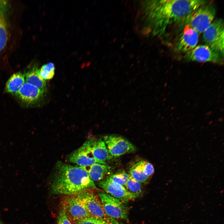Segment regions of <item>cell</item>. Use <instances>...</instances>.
Returning a JSON list of instances; mask_svg holds the SVG:
<instances>
[{
	"label": "cell",
	"mask_w": 224,
	"mask_h": 224,
	"mask_svg": "<svg viewBox=\"0 0 224 224\" xmlns=\"http://www.w3.org/2000/svg\"><path fill=\"white\" fill-rule=\"evenodd\" d=\"M203 0H162L152 1L151 18L155 33L164 34L172 25L184 22L189 15L200 6L209 3Z\"/></svg>",
	"instance_id": "cell-1"
},
{
	"label": "cell",
	"mask_w": 224,
	"mask_h": 224,
	"mask_svg": "<svg viewBox=\"0 0 224 224\" xmlns=\"http://www.w3.org/2000/svg\"><path fill=\"white\" fill-rule=\"evenodd\" d=\"M88 189L97 188L83 168L57 162L52 176L53 193L70 196Z\"/></svg>",
	"instance_id": "cell-2"
},
{
	"label": "cell",
	"mask_w": 224,
	"mask_h": 224,
	"mask_svg": "<svg viewBox=\"0 0 224 224\" xmlns=\"http://www.w3.org/2000/svg\"><path fill=\"white\" fill-rule=\"evenodd\" d=\"M216 10L212 2L203 5L190 13L184 23L198 33H203L210 26L215 17Z\"/></svg>",
	"instance_id": "cell-3"
},
{
	"label": "cell",
	"mask_w": 224,
	"mask_h": 224,
	"mask_svg": "<svg viewBox=\"0 0 224 224\" xmlns=\"http://www.w3.org/2000/svg\"><path fill=\"white\" fill-rule=\"evenodd\" d=\"M92 189H87L77 194L84 205L90 217L100 219L114 224H119L115 219L106 214L98 195L96 194Z\"/></svg>",
	"instance_id": "cell-4"
},
{
	"label": "cell",
	"mask_w": 224,
	"mask_h": 224,
	"mask_svg": "<svg viewBox=\"0 0 224 224\" xmlns=\"http://www.w3.org/2000/svg\"><path fill=\"white\" fill-rule=\"evenodd\" d=\"M203 38L206 45L224 57V24L222 19L212 22L203 32Z\"/></svg>",
	"instance_id": "cell-5"
},
{
	"label": "cell",
	"mask_w": 224,
	"mask_h": 224,
	"mask_svg": "<svg viewBox=\"0 0 224 224\" xmlns=\"http://www.w3.org/2000/svg\"><path fill=\"white\" fill-rule=\"evenodd\" d=\"M106 214L114 219L128 220V210L123 202L118 199L100 191L98 194Z\"/></svg>",
	"instance_id": "cell-6"
},
{
	"label": "cell",
	"mask_w": 224,
	"mask_h": 224,
	"mask_svg": "<svg viewBox=\"0 0 224 224\" xmlns=\"http://www.w3.org/2000/svg\"><path fill=\"white\" fill-rule=\"evenodd\" d=\"M223 57L220 54L204 44L196 46L186 53L184 58L189 61L211 62L222 64L223 63Z\"/></svg>",
	"instance_id": "cell-7"
},
{
	"label": "cell",
	"mask_w": 224,
	"mask_h": 224,
	"mask_svg": "<svg viewBox=\"0 0 224 224\" xmlns=\"http://www.w3.org/2000/svg\"><path fill=\"white\" fill-rule=\"evenodd\" d=\"M103 140L112 157L132 152L136 149L135 147L132 143L119 135H107L104 137Z\"/></svg>",
	"instance_id": "cell-8"
},
{
	"label": "cell",
	"mask_w": 224,
	"mask_h": 224,
	"mask_svg": "<svg viewBox=\"0 0 224 224\" xmlns=\"http://www.w3.org/2000/svg\"><path fill=\"white\" fill-rule=\"evenodd\" d=\"M62 208L72 223L90 217L84 205L77 194L70 195L65 198Z\"/></svg>",
	"instance_id": "cell-9"
},
{
	"label": "cell",
	"mask_w": 224,
	"mask_h": 224,
	"mask_svg": "<svg viewBox=\"0 0 224 224\" xmlns=\"http://www.w3.org/2000/svg\"><path fill=\"white\" fill-rule=\"evenodd\" d=\"M98 184L105 192L123 203L137 198L136 195L128 191L125 187L113 181L110 175L99 181Z\"/></svg>",
	"instance_id": "cell-10"
},
{
	"label": "cell",
	"mask_w": 224,
	"mask_h": 224,
	"mask_svg": "<svg viewBox=\"0 0 224 224\" xmlns=\"http://www.w3.org/2000/svg\"><path fill=\"white\" fill-rule=\"evenodd\" d=\"M154 172L153 165L149 162L140 160L132 165L129 170V174L141 183L146 184Z\"/></svg>",
	"instance_id": "cell-11"
},
{
	"label": "cell",
	"mask_w": 224,
	"mask_h": 224,
	"mask_svg": "<svg viewBox=\"0 0 224 224\" xmlns=\"http://www.w3.org/2000/svg\"><path fill=\"white\" fill-rule=\"evenodd\" d=\"M198 39L199 33L189 26L186 25L178 40L177 50L186 53L189 51L196 46Z\"/></svg>",
	"instance_id": "cell-12"
},
{
	"label": "cell",
	"mask_w": 224,
	"mask_h": 224,
	"mask_svg": "<svg viewBox=\"0 0 224 224\" xmlns=\"http://www.w3.org/2000/svg\"><path fill=\"white\" fill-rule=\"evenodd\" d=\"M68 159L70 162L80 167H86L95 163H100L93 156L87 140L70 155Z\"/></svg>",
	"instance_id": "cell-13"
},
{
	"label": "cell",
	"mask_w": 224,
	"mask_h": 224,
	"mask_svg": "<svg viewBox=\"0 0 224 224\" xmlns=\"http://www.w3.org/2000/svg\"><path fill=\"white\" fill-rule=\"evenodd\" d=\"M44 92L26 82L15 94L23 103L30 105L37 102L42 97Z\"/></svg>",
	"instance_id": "cell-14"
},
{
	"label": "cell",
	"mask_w": 224,
	"mask_h": 224,
	"mask_svg": "<svg viewBox=\"0 0 224 224\" xmlns=\"http://www.w3.org/2000/svg\"><path fill=\"white\" fill-rule=\"evenodd\" d=\"M93 156L99 162L106 164L105 161L112 157L110 155L106 145L100 138H91L87 140Z\"/></svg>",
	"instance_id": "cell-15"
},
{
	"label": "cell",
	"mask_w": 224,
	"mask_h": 224,
	"mask_svg": "<svg viewBox=\"0 0 224 224\" xmlns=\"http://www.w3.org/2000/svg\"><path fill=\"white\" fill-rule=\"evenodd\" d=\"M88 173L93 181H99L110 175L113 171L112 167L107 164L95 163L86 167H81Z\"/></svg>",
	"instance_id": "cell-16"
},
{
	"label": "cell",
	"mask_w": 224,
	"mask_h": 224,
	"mask_svg": "<svg viewBox=\"0 0 224 224\" xmlns=\"http://www.w3.org/2000/svg\"><path fill=\"white\" fill-rule=\"evenodd\" d=\"M25 76L21 72L12 75L7 82L6 90L7 92L15 94L21 87L25 82Z\"/></svg>",
	"instance_id": "cell-17"
},
{
	"label": "cell",
	"mask_w": 224,
	"mask_h": 224,
	"mask_svg": "<svg viewBox=\"0 0 224 224\" xmlns=\"http://www.w3.org/2000/svg\"><path fill=\"white\" fill-rule=\"evenodd\" d=\"M26 82L45 91L46 82L39 75L38 69L35 68L27 72L25 75Z\"/></svg>",
	"instance_id": "cell-18"
},
{
	"label": "cell",
	"mask_w": 224,
	"mask_h": 224,
	"mask_svg": "<svg viewBox=\"0 0 224 224\" xmlns=\"http://www.w3.org/2000/svg\"><path fill=\"white\" fill-rule=\"evenodd\" d=\"M8 37L6 23L2 14L0 12V54L6 46Z\"/></svg>",
	"instance_id": "cell-19"
},
{
	"label": "cell",
	"mask_w": 224,
	"mask_h": 224,
	"mask_svg": "<svg viewBox=\"0 0 224 224\" xmlns=\"http://www.w3.org/2000/svg\"><path fill=\"white\" fill-rule=\"evenodd\" d=\"M128 175V179L124 187L129 192L135 194L137 197H139L142 192L141 183L129 174Z\"/></svg>",
	"instance_id": "cell-20"
},
{
	"label": "cell",
	"mask_w": 224,
	"mask_h": 224,
	"mask_svg": "<svg viewBox=\"0 0 224 224\" xmlns=\"http://www.w3.org/2000/svg\"><path fill=\"white\" fill-rule=\"evenodd\" d=\"M55 67L52 63L43 65L41 68L38 69L39 75L44 80H49L52 79L54 74Z\"/></svg>",
	"instance_id": "cell-21"
},
{
	"label": "cell",
	"mask_w": 224,
	"mask_h": 224,
	"mask_svg": "<svg viewBox=\"0 0 224 224\" xmlns=\"http://www.w3.org/2000/svg\"><path fill=\"white\" fill-rule=\"evenodd\" d=\"M128 174L124 170L121 171L114 175H110L111 179L114 182L124 187L128 179Z\"/></svg>",
	"instance_id": "cell-22"
},
{
	"label": "cell",
	"mask_w": 224,
	"mask_h": 224,
	"mask_svg": "<svg viewBox=\"0 0 224 224\" xmlns=\"http://www.w3.org/2000/svg\"><path fill=\"white\" fill-rule=\"evenodd\" d=\"M73 224H114L99 219L87 217L75 222Z\"/></svg>",
	"instance_id": "cell-23"
},
{
	"label": "cell",
	"mask_w": 224,
	"mask_h": 224,
	"mask_svg": "<svg viewBox=\"0 0 224 224\" xmlns=\"http://www.w3.org/2000/svg\"><path fill=\"white\" fill-rule=\"evenodd\" d=\"M57 224H72L70 221L65 210L62 207L58 216Z\"/></svg>",
	"instance_id": "cell-24"
},
{
	"label": "cell",
	"mask_w": 224,
	"mask_h": 224,
	"mask_svg": "<svg viewBox=\"0 0 224 224\" xmlns=\"http://www.w3.org/2000/svg\"><path fill=\"white\" fill-rule=\"evenodd\" d=\"M152 29L150 27H147L145 28L143 31V33L144 35H147L149 34L152 31Z\"/></svg>",
	"instance_id": "cell-25"
},
{
	"label": "cell",
	"mask_w": 224,
	"mask_h": 224,
	"mask_svg": "<svg viewBox=\"0 0 224 224\" xmlns=\"http://www.w3.org/2000/svg\"><path fill=\"white\" fill-rule=\"evenodd\" d=\"M0 224H4L0 220Z\"/></svg>",
	"instance_id": "cell-26"
}]
</instances>
